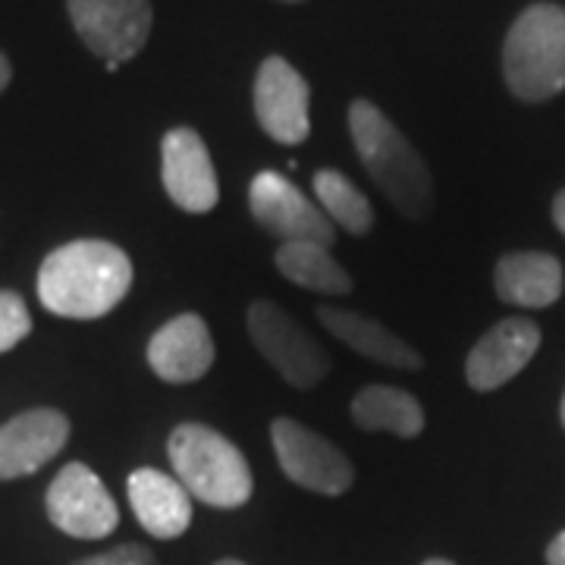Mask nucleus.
Wrapping results in <instances>:
<instances>
[{
	"mask_svg": "<svg viewBox=\"0 0 565 565\" xmlns=\"http://www.w3.org/2000/svg\"><path fill=\"white\" fill-rule=\"evenodd\" d=\"M167 456L173 465V478L199 503L239 509L255 493V478L243 449L207 424L185 422L173 427L167 440Z\"/></svg>",
	"mask_w": 565,
	"mask_h": 565,
	"instance_id": "3",
	"label": "nucleus"
},
{
	"mask_svg": "<svg viewBox=\"0 0 565 565\" xmlns=\"http://www.w3.org/2000/svg\"><path fill=\"white\" fill-rule=\"evenodd\" d=\"M161 180L170 202L185 214H207L217 207L221 199L217 170L204 139L189 126H177L163 136Z\"/></svg>",
	"mask_w": 565,
	"mask_h": 565,
	"instance_id": "10",
	"label": "nucleus"
},
{
	"mask_svg": "<svg viewBox=\"0 0 565 565\" xmlns=\"http://www.w3.org/2000/svg\"><path fill=\"white\" fill-rule=\"evenodd\" d=\"M352 422L367 434H393L412 440L424 430V408L422 403L396 386H364L362 393L352 399Z\"/></svg>",
	"mask_w": 565,
	"mask_h": 565,
	"instance_id": "18",
	"label": "nucleus"
},
{
	"mask_svg": "<svg viewBox=\"0 0 565 565\" xmlns=\"http://www.w3.org/2000/svg\"><path fill=\"white\" fill-rule=\"evenodd\" d=\"M73 565H158L154 553L145 550L139 544H122L117 550H107V553H98V556H88V559H79Z\"/></svg>",
	"mask_w": 565,
	"mask_h": 565,
	"instance_id": "22",
	"label": "nucleus"
},
{
	"mask_svg": "<svg viewBox=\"0 0 565 565\" xmlns=\"http://www.w3.org/2000/svg\"><path fill=\"white\" fill-rule=\"evenodd\" d=\"M47 519L57 531L79 541H102L120 525V509L104 481L82 462L63 465L47 487Z\"/></svg>",
	"mask_w": 565,
	"mask_h": 565,
	"instance_id": "8",
	"label": "nucleus"
},
{
	"mask_svg": "<svg viewBox=\"0 0 565 565\" xmlns=\"http://www.w3.org/2000/svg\"><path fill=\"white\" fill-rule=\"evenodd\" d=\"M32 330V315L17 292L0 289V355L17 349Z\"/></svg>",
	"mask_w": 565,
	"mask_h": 565,
	"instance_id": "21",
	"label": "nucleus"
},
{
	"mask_svg": "<svg viewBox=\"0 0 565 565\" xmlns=\"http://www.w3.org/2000/svg\"><path fill=\"white\" fill-rule=\"evenodd\" d=\"M270 444L282 475L311 493L340 497L355 481V468L343 449L292 418H277L270 424Z\"/></svg>",
	"mask_w": 565,
	"mask_h": 565,
	"instance_id": "6",
	"label": "nucleus"
},
{
	"mask_svg": "<svg viewBox=\"0 0 565 565\" xmlns=\"http://www.w3.org/2000/svg\"><path fill=\"white\" fill-rule=\"evenodd\" d=\"M546 565H565V531L546 546Z\"/></svg>",
	"mask_w": 565,
	"mask_h": 565,
	"instance_id": "23",
	"label": "nucleus"
},
{
	"mask_svg": "<svg viewBox=\"0 0 565 565\" xmlns=\"http://www.w3.org/2000/svg\"><path fill=\"white\" fill-rule=\"evenodd\" d=\"M129 505L139 525L158 541H177L192 525V493L158 468H136L129 475Z\"/></svg>",
	"mask_w": 565,
	"mask_h": 565,
	"instance_id": "15",
	"label": "nucleus"
},
{
	"mask_svg": "<svg viewBox=\"0 0 565 565\" xmlns=\"http://www.w3.org/2000/svg\"><path fill=\"white\" fill-rule=\"evenodd\" d=\"M245 323H248V337L258 345L264 362L270 364L289 386L315 390L330 374L327 352L302 323L282 311L280 305L264 302V299L252 302Z\"/></svg>",
	"mask_w": 565,
	"mask_h": 565,
	"instance_id": "5",
	"label": "nucleus"
},
{
	"mask_svg": "<svg viewBox=\"0 0 565 565\" xmlns=\"http://www.w3.org/2000/svg\"><path fill=\"white\" fill-rule=\"evenodd\" d=\"M493 286L503 302L546 308L563 296V264L544 252H515L500 258Z\"/></svg>",
	"mask_w": 565,
	"mask_h": 565,
	"instance_id": "17",
	"label": "nucleus"
},
{
	"mask_svg": "<svg viewBox=\"0 0 565 565\" xmlns=\"http://www.w3.org/2000/svg\"><path fill=\"white\" fill-rule=\"evenodd\" d=\"M308 82L282 57H267L255 79V117L262 129L280 145H302L311 132L308 122Z\"/></svg>",
	"mask_w": 565,
	"mask_h": 565,
	"instance_id": "11",
	"label": "nucleus"
},
{
	"mask_svg": "<svg viewBox=\"0 0 565 565\" xmlns=\"http://www.w3.org/2000/svg\"><path fill=\"white\" fill-rule=\"evenodd\" d=\"M132 286V262L120 245L76 239L54 248L39 270L41 305L73 321L110 315Z\"/></svg>",
	"mask_w": 565,
	"mask_h": 565,
	"instance_id": "1",
	"label": "nucleus"
},
{
	"mask_svg": "<svg viewBox=\"0 0 565 565\" xmlns=\"http://www.w3.org/2000/svg\"><path fill=\"white\" fill-rule=\"evenodd\" d=\"M553 221H556V226L563 230L565 236V189L556 195V202H553Z\"/></svg>",
	"mask_w": 565,
	"mask_h": 565,
	"instance_id": "24",
	"label": "nucleus"
},
{
	"mask_svg": "<svg viewBox=\"0 0 565 565\" xmlns=\"http://www.w3.org/2000/svg\"><path fill=\"white\" fill-rule=\"evenodd\" d=\"M537 349H541V327L534 321L505 318V321L493 323L468 352V362H465L468 386L478 393L500 390L519 371H525Z\"/></svg>",
	"mask_w": 565,
	"mask_h": 565,
	"instance_id": "12",
	"label": "nucleus"
},
{
	"mask_svg": "<svg viewBox=\"0 0 565 565\" xmlns=\"http://www.w3.org/2000/svg\"><path fill=\"white\" fill-rule=\"evenodd\" d=\"M424 565H456V563H449V559H427Z\"/></svg>",
	"mask_w": 565,
	"mask_h": 565,
	"instance_id": "26",
	"label": "nucleus"
},
{
	"mask_svg": "<svg viewBox=\"0 0 565 565\" xmlns=\"http://www.w3.org/2000/svg\"><path fill=\"white\" fill-rule=\"evenodd\" d=\"M248 211L262 223V230L277 236L280 243H318L327 248L337 243V226L327 221L321 207L308 202L299 185L274 170H262L252 180Z\"/></svg>",
	"mask_w": 565,
	"mask_h": 565,
	"instance_id": "9",
	"label": "nucleus"
},
{
	"mask_svg": "<svg viewBox=\"0 0 565 565\" xmlns=\"http://www.w3.org/2000/svg\"><path fill=\"white\" fill-rule=\"evenodd\" d=\"M70 440V422L57 408H29L0 427V481L35 475Z\"/></svg>",
	"mask_w": 565,
	"mask_h": 565,
	"instance_id": "13",
	"label": "nucleus"
},
{
	"mask_svg": "<svg viewBox=\"0 0 565 565\" xmlns=\"http://www.w3.org/2000/svg\"><path fill=\"white\" fill-rule=\"evenodd\" d=\"M505 85L522 102H546L565 88V10L534 3L512 22L503 44Z\"/></svg>",
	"mask_w": 565,
	"mask_h": 565,
	"instance_id": "4",
	"label": "nucleus"
},
{
	"mask_svg": "<svg viewBox=\"0 0 565 565\" xmlns=\"http://www.w3.org/2000/svg\"><path fill=\"white\" fill-rule=\"evenodd\" d=\"M274 264L286 280L302 286V289H311V292L345 296L355 289L349 270L327 252V245L282 243L274 255Z\"/></svg>",
	"mask_w": 565,
	"mask_h": 565,
	"instance_id": "19",
	"label": "nucleus"
},
{
	"mask_svg": "<svg viewBox=\"0 0 565 565\" xmlns=\"http://www.w3.org/2000/svg\"><path fill=\"white\" fill-rule=\"evenodd\" d=\"M563 424H565V396H563Z\"/></svg>",
	"mask_w": 565,
	"mask_h": 565,
	"instance_id": "28",
	"label": "nucleus"
},
{
	"mask_svg": "<svg viewBox=\"0 0 565 565\" xmlns=\"http://www.w3.org/2000/svg\"><path fill=\"white\" fill-rule=\"evenodd\" d=\"M349 132L374 185L393 202L399 214L412 221H424L434 207V182H430L424 158L412 148V141L405 139L384 110L371 102H352Z\"/></svg>",
	"mask_w": 565,
	"mask_h": 565,
	"instance_id": "2",
	"label": "nucleus"
},
{
	"mask_svg": "<svg viewBox=\"0 0 565 565\" xmlns=\"http://www.w3.org/2000/svg\"><path fill=\"white\" fill-rule=\"evenodd\" d=\"M214 565H245V563H239V559H221V563H214Z\"/></svg>",
	"mask_w": 565,
	"mask_h": 565,
	"instance_id": "27",
	"label": "nucleus"
},
{
	"mask_svg": "<svg viewBox=\"0 0 565 565\" xmlns=\"http://www.w3.org/2000/svg\"><path fill=\"white\" fill-rule=\"evenodd\" d=\"M70 20L85 47L117 70L132 61L151 35V3L148 0H66Z\"/></svg>",
	"mask_w": 565,
	"mask_h": 565,
	"instance_id": "7",
	"label": "nucleus"
},
{
	"mask_svg": "<svg viewBox=\"0 0 565 565\" xmlns=\"http://www.w3.org/2000/svg\"><path fill=\"white\" fill-rule=\"evenodd\" d=\"M315 315L323 323V330H330L340 343L355 349L367 362L399 367V371H422L424 367L418 349H412L403 337H396L393 330H386L384 323L374 318H364L359 311H345V308H330V305H321Z\"/></svg>",
	"mask_w": 565,
	"mask_h": 565,
	"instance_id": "16",
	"label": "nucleus"
},
{
	"mask_svg": "<svg viewBox=\"0 0 565 565\" xmlns=\"http://www.w3.org/2000/svg\"><path fill=\"white\" fill-rule=\"evenodd\" d=\"M10 76H13V70H10V61H7V57L0 54V92H3L7 85H10Z\"/></svg>",
	"mask_w": 565,
	"mask_h": 565,
	"instance_id": "25",
	"label": "nucleus"
},
{
	"mask_svg": "<svg viewBox=\"0 0 565 565\" xmlns=\"http://www.w3.org/2000/svg\"><path fill=\"white\" fill-rule=\"evenodd\" d=\"M311 185H315L318 207L333 226H343L352 236H364L374 226V207L367 202V195L340 170H318Z\"/></svg>",
	"mask_w": 565,
	"mask_h": 565,
	"instance_id": "20",
	"label": "nucleus"
},
{
	"mask_svg": "<svg viewBox=\"0 0 565 565\" xmlns=\"http://www.w3.org/2000/svg\"><path fill=\"white\" fill-rule=\"evenodd\" d=\"M148 364L163 384H192L214 364V340L199 315L185 311L167 321L148 343Z\"/></svg>",
	"mask_w": 565,
	"mask_h": 565,
	"instance_id": "14",
	"label": "nucleus"
}]
</instances>
